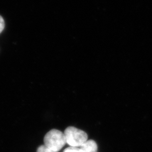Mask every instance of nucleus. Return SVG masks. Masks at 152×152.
I'll return each instance as SVG.
<instances>
[{
  "label": "nucleus",
  "mask_w": 152,
  "mask_h": 152,
  "mask_svg": "<svg viewBox=\"0 0 152 152\" xmlns=\"http://www.w3.org/2000/svg\"><path fill=\"white\" fill-rule=\"evenodd\" d=\"M80 148L84 152H98L97 144L92 140H87Z\"/></svg>",
  "instance_id": "nucleus-3"
},
{
  "label": "nucleus",
  "mask_w": 152,
  "mask_h": 152,
  "mask_svg": "<svg viewBox=\"0 0 152 152\" xmlns=\"http://www.w3.org/2000/svg\"><path fill=\"white\" fill-rule=\"evenodd\" d=\"M5 28V22L2 17L0 15V33L2 32Z\"/></svg>",
  "instance_id": "nucleus-6"
},
{
  "label": "nucleus",
  "mask_w": 152,
  "mask_h": 152,
  "mask_svg": "<svg viewBox=\"0 0 152 152\" xmlns=\"http://www.w3.org/2000/svg\"><path fill=\"white\" fill-rule=\"evenodd\" d=\"M37 152H56L51 150L50 149L46 147L45 145L39 147L37 150Z\"/></svg>",
  "instance_id": "nucleus-5"
},
{
  "label": "nucleus",
  "mask_w": 152,
  "mask_h": 152,
  "mask_svg": "<svg viewBox=\"0 0 152 152\" xmlns=\"http://www.w3.org/2000/svg\"><path fill=\"white\" fill-rule=\"evenodd\" d=\"M44 140L46 147L56 152L61 150L66 143L64 133L56 129L48 132L45 136Z\"/></svg>",
  "instance_id": "nucleus-1"
},
{
  "label": "nucleus",
  "mask_w": 152,
  "mask_h": 152,
  "mask_svg": "<svg viewBox=\"0 0 152 152\" xmlns=\"http://www.w3.org/2000/svg\"><path fill=\"white\" fill-rule=\"evenodd\" d=\"M66 143L73 147H81L87 141V134L75 127H67L64 131Z\"/></svg>",
  "instance_id": "nucleus-2"
},
{
  "label": "nucleus",
  "mask_w": 152,
  "mask_h": 152,
  "mask_svg": "<svg viewBox=\"0 0 152 152\" xmlns=\"http://www.w3.org/2000/svg\"><path fill=\"white\" fill-rule=\"evenodd\" d=\"M63 152H84L81 149L77 147H70L65 149Z\"/></svg>",
  "instance_id": "nucleus-4"
}]
</instances>
